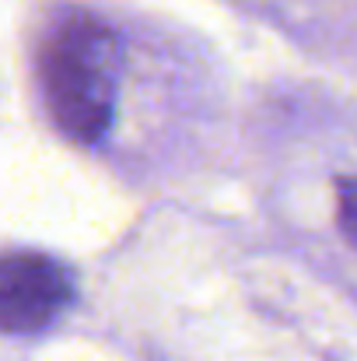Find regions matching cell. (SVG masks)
I'll use <instances>...</instances> for the list:
<instances>
[{
	"label": "cell",
	"mask_w": 357,
	"mask_h": 361,
	"mask_svg": "<svg viewBox=\"0 0 357 361\" xmlns=\"http://www.w3.org/2000/svg\"><path fill=\"white\" fill-rule=\"evenodd\" d=\"M123 78V42L116 28L84 7L53 18L39 49V85L60 133L95 144L113 126Z\"/></svg>",
	"instance_id": "cell-1"
},
{
	"label": "cell",
	"mask_w": 357,
	"mask_h": 361,
	"mask_svg": "<svg viewBox=\"0 0 357 361\" xmlns=\"http://www.w3.org/2000/svg\"><path fill=\"white\" fill-rule=\"evenodd\" d=\"M74 302L70 270L46 252L0 256V334H39Z\"/></svg>",
	"instance_id": "cell-2"
}]
</instances>
